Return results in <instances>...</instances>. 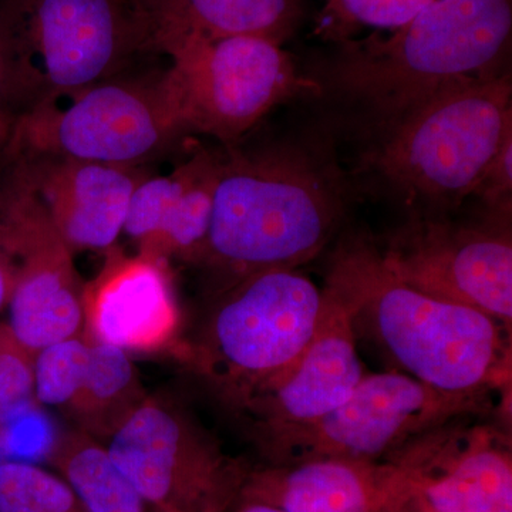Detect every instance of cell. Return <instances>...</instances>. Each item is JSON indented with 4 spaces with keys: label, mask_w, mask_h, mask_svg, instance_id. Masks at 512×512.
<instances>
[{
    "label": "cell",
    "mask_w": 512,
    "mask_h": 512,
    "mask_svg": "<svg viewBox=\"0 0 512 512\" xmlns=\"http://www.w3.org/2000/svg\"><path fill=\"white\" fill-rule=\"evenodd\" d=\"M326 285L400 372L451 393L494 394L511 387V330L485 313L407 285L370 239L342 242Z\"/></svg>",
    "instance_id": "6da1fadb"
},
{
    "label": "cell",
    "mask_w": 512,
    "mask_h": 512,
    "mask_svg": "<svg viewBox=\"0 0 512 512\" xmlns=\"http://www.w3.org/2000/svg\"><path fill=\"white\" fill-rule=\"evenodd\" d=\"M343 198L338 171L302 148L218 154L210 234L201 261L224 269L232 281L262 269H298L335 235Z\"/></svg>",
    "instance_id": "7a4b0ae2"
},
{
    "label": "cell",
    "mask_w": 512,
    "mask_h": 512,
    "mask_svg": "<svg viewBox=\"0 0 512 512\" xmlns=\"http://www.w3.org/2000/svg\"><path fill=\"white\" fill-rule=\"evenodd\" d=\"M393 35L345 39L330 82L379 127L447 87L507 72L512 0H439Z\"/></svg>",
    "instance_id": "3957f363"
},
{
    "label": "cell",
    "mask_w": 512,
    "mask_h": 512,
    "mask_svg": "<svg viewBox=\"0 0 512 512\" xmlns=\"http://www.w3.org/2000/svg\"><path fill=\"white\" fill-rule=\"evenodd\" d=\"M380 130L367 167L420 215L453 210L512 134L511 74L454 84Z\"/></svg>",
    "instance_id": "277c9868"
},
{
    "label": "cell",
    "mask_w": 512,
    "mask_h": 512,
    "mask_svg": "<svg viewBox=\"0 0 512 512\" xmlns=\"http://www.w3.org/2000/svg\"><path fill=\"white\" fill-rule=\"evenodd\" d=\"M13 64L15 109L79 92L157 53L133 0H0Z\"/></svg>",
    "instance_id": "5b68a950"
},
{
    "label": "cell",
    "mask_w": 512,
    "mask_h": 512,
    "mask_svg": "<svg viewBox=\"0 0 512 512\" xmlns=\"http://www.w3.org/2000/svg\"><path fill=\"white\" fill-rule=\"evenodd\" d=\"M323 302L325 291L298 269H262L235 279L190 353L195 370L234 412L308 348Z\"/></svg>",
    "instance_id": "8992f818"
},
{
    "label": "cell",
    "mask_w": 512,
    "mask_h": 512,
    "mask_svg": "<svg viewBox=\"0 0 512 512\" xmlns=\"http://www.w3.org/2000/svg\"><path fill=\"white\" fill-rule=\"evenodd\" d=\"M120 76L22 111L8 138L10 156L136 168L163 153L184 133L168 100L164 70L138 79Z\"/></svg>",
    "instance_id": "52a82bcc"
},
{
    "label": "cell",
    "mask_w": 512,
    "mask_h": 512,
    "mask_svg": "<svg viewBox=\"0 0 512 512\" xmlns=\"http://www.w3.org/2000/svg\"><path fill=\"white\" fill-rule=\"evenodd\" d=\"M165 90L183 131L232 143L278 104L318 92L281 46L261 37L164 36Z\"/></svg>",
    "instance_id": "ba28073f"
},
{
    "label": "cell",
    "mask_w": 512,
    "mask_h": 512,
    "mask_svg": "<svg viewBox=\"0 0 512 512\" xmlns=\"http://www.w3.org/2000/svg\"><path fill=\"white\" fill-rule=\"evenodd\" d=\"M491 399L444 392L400 370L372 373L338 409L279 437L261 453L275 466L316 458L386 460L447 421L485 412Z\"/></svg>",
    "instance_id": "9c48e42d"
},
{
    "label": "cell",
    "mask_w": 512,
    "mask_h": 512,
    "mask_svg": "<svg viewBox=\"0 0 512 512\" xmlns=\"http://www.w3.org/2000/svg\"><path fill=\"white\" fill-rule=\"evenodd\" d=\"M106 446L153 512H232L249 471L190 414L157 397L138 404Z\"/></svg>",
    "instance_id": "30bf717a"
},
{
    "label": "cell",
    "mask_w": 512,
    "mask_h": 512,
    "mask_svg": "<svg viewBox=\"0 0 512 512\" xmlns=\"http://www.w3.org/2000/svg\"><path fill=\"white\" fill-rule=\"evenodd\" d=\"M0 248L15 272L9 325L35 353L83 332V288L73 249L33 187L25 165L10 157L0 177Z\"/></svg>",
    "instance_id": "8fae6325"
},
{
    "label": "cell",
    "mask_w": 512,
    "mask_h": 512,
    "mask_svg": "<svg viewBox=\"0 0 512 512\" xmlns=\"http://www.w3.org/2000/svg\"><path fill=\"white\" fill-rule=\"evenodd\" d=\"M384 264L420 292L477 309L508 330L512 323L510 220L454 224L417 215L394 231L382 249Z\"/></svg>",
    "instance_id": "7c38bea8"
},
{
    "label": "cell",
    "mask_w": 512,
    "mask_h": 512,
    "mask_svg": "<svg viewBox=\"0 0 512 512\" xmlns=\"http://www.w3.org/2000/svg\"><path fill=\"white\" fill-rule=\"evenodd\" d=\"M323 291L325 302L308 348L234 410L259 450L338 409L366 375L348 306L332 286Z\"/></svg>",
    "instance_id": "4fadbf2b"
},
{
    "label": "cell",
    "mask_w": 512,
    "mask_h": 512,
    "mask_svg": "<svg viewBox=\"0 0 512 512\" xmlns=\"http://www.w3.org/2000/svg\"><path fill=\"white\" fill-rule=\"evenodd\" d=\"M473 417L447 421L393 454L410 476L403 512H512L510 439Z\"/></svg>",
    "instance_id": "5bb4252c"
},
{
    "label": "cell",
    "mask_w": 512,
    "mask_h": 512,
    "mask_svg": "<svg viewBox=\"0 0 512 512\" xmlns=\"http://www.w3.org/2000/svg\"><path fill=\"white\" fill-rule=\"evenodd\" d=\"M180 323L168 262L113 247L96 278L84 285V335L128 355L171 348Z\"/></svg>",
    "instance_id": "9a60e30c"
},
{
    "label": "cell",
    "mask_w": 512,
    "mask_h": 512,
    "mask_svg": "<svg viewBox=\"0 0 512 512\" xmlns=\"http://www.w3.org/2000/svg\"><path fill=\"white\" fill-rule=\"evenodd\" d=\"M410 476L397 458H316L251 468L239 500L289 512H403Z\"/></svg>",
    "instance_id": "2e32d148"
},
{
    "label": "cell",
    "mask_w": 512,
    "mask_h": 512,
    "mask_svg": "<svg viewBox=\"0 0 512 512\" xmlns=\"http://www.w3.org/2000/svg\"><path fill=\"white\" fill-rule=\"evenodd\" d=\"M19 158L56 228L74 251H109L126 225L138 183L136 168L69 160Z\"/></svg>",
    "instance_id": "e0dca14e"
},
{
    "label": "cell",
    "mask_w": 512,
    "mask_h": 512,
    "mask_svg": "<svg viewBox=\"0 0 512 512\" xmlns=\"http://www.w3.org/2000/svg\"><path fill=\"white\" fill-rule=\"evenodd\" d=\"M218 154L201 151L174 173L143 178L128 207L124 231L138 252L168 262L202 259L210 234Z\"/></svg>",
    "instance_id": "ac0fdd59"
},
{
    "label": "cell",
    "mask_w": 512,
    "mask_h": 512,
    "mask_svg": "<svg viewBox=\"0 0 512 512\" xmlns=\"http://www.w3.org/2000/svg\"><path fill=\"white\" fill-rule=\"evenodd\" d=\"M146 16L154 47L164 36H251L281 46L302 18L299 0H133Z\"/></svg>",
    "instance_id": "d6986e66"
},
{
    "label": "cell",
    "mask_w": 512,
    "mask_h": 512,
    "mask_svg": "<svg viewBox=\"0 0 512 512\" xmlns=\"http://www.w3.org/2000/svg\"><path fill=\"white\" fill-rule=\"evenodd\" d=\"M146 397L131 355L90 339L89 360L66 413L77 429L104 443Z\"/></svg>",
    "instance_id": "ffe728a7"
},
{
    "label": "cell",
    "mask_w": 512,
    "mask_h": 512,
    "mask_svg": "<svg viewBox=\"0 0 512 512\" xmlns=\"http://www.w3.org/2000/svg\"><path fill=\"white\" fill-rule=\"evenodd\" d=\"M49 461L86 512L151 511L106 444L86 431L76 427L60 434Z\"/></svg>",
    "instance_id": "44dd1931"
},
{
    "label": "cell",
    "mask_w": 512,
    "mask_h": 512,
    "mask_svg": "<svg viewBox=\"0 0 512 512\" xmlns=\"http://www.w3.org/2000/svg\"><path fill=\"white\" fill-rule=\"evenodd\" d=\"M0 512H86L69 485L45 468L0 463Z\"/></svg>",
    "instance_id": "7402d4cb"
},
{
    "label": "cell",
    "mask_w": 512,
    "mask_h": 512,
    "mask_svg": "<svg viewBox=\"0 0 512 512\" xmlns=\"http://www.w3.org/2000/svg\"><path fill=\"white\" fill-rule=\"evenodd\" d=\"M90 339L84 333L50 343L35 355V399L66 412L72 403L87 360Z\"/></svg>",
    "instance_id": "603a6c76"
},
{
    "label": "cell",
    "mask_w": 512,
    "mask_h": 512,
    "mask_svg": "<svg viewBox=\"0 0 512 512\" xmlns=\"http://www.w3.org/2000/svg\"><path fill=\"white\" fill-rule=\"evenodd\" d=\"M439 0H332L323 9L319 33L342 42L359 26L397 29Z\"/></svg>",
    "instance_id": "cb8c5ba5"
},
{
    "label": "cell",
    "mask_w": 512,
    "mask_h": 512,
    "mask_svg": "<svg viewBox=\"0 0 512 512\" xmlns=\"http://www.w3.org/2000/svg\"><path fill=\"white\" fill-rule=\"evenodd\" d=\"M33 403L35 353L20 342L8 322H0V427L28 412Z\"/></svg>",
    "instance_id": "d4e9b609"
},
{
    "label": "cell",
    "mask_w": 512,
    "mask_h": 512,
    "mask_svg": "<svg viewBox=\"0 0 512 512\" xmlns=\"http://www.w3.org/2000/svg\"><path fill=\"white\" fill-rule=\"evenodd\" d=\"M473 197L483 202L491 217L510 220L512 208V134L505 138Z\"/></svg>",
    "instance_id": "484cf974"
},
{
    "label": "cell",
    "mask_w": 512,
    "mask_h": 512,
    "mask_svg": "<svg viewBox=\"0 0 512 512\" xmlns=\"http://www.w3.org/2000/svg\"><path fill=\"white\" fill-rule=\"evenodd\" d=\"M15 117L12 55L8 37L0 22V130L12 131Z\"/></svg>",
    "instance_id": "4316f807"
},
{
    "label": "cell",
    "mask_w": 512,
    "mask_h": 512,
    "mask_svg": "<svg viewBox=\"0 0 512 512\" xmlns=\"http://www.w3.org/2000/svg\"><path fill=\"white\" fill-rule=\"evenodd\" d=\"M13 286H15V272H13L12 262L0 248V313L9 308Z\"/></svg>",
    "instance_id": "83f0119b"
},
{
    "label": "cell",
    "mask_w": 512,
    "mask_h": 512,
    "mask_svg": "<svg viewBox=\"0 0 512 512\" xmlns=\"http://www.w3.org/2000/svg\"><path fill=\"white\" fill-rule=\"evenodd\" d=\"M232 512H289L274 505L256 503V501L239 500Z\"/></svg>",
    "instance_id": "f1b7e54d"
},
{
    "label": "cell",
    "mask_w": 512,
    "mask_h": 512,
    "mask_svg": "<svg viewBox=\"0 0 512 512\" xmlns=\"http://www.w3.org/2000/svg\"><path fill=\"white\" fill-rule=\"evenodd\" d=\"M9 136L10 131L0 130V144L5 143V141H8Z\"/></svg>",
    "instance_id": "f546056e"
},
{
    "label": "cell",
    "mask_w": 512,
    "mask_h": 512,
    "mask_svg": "<svg viewBox=\"0 0 512 512\" xmlns=\"http://www.w3.org/2000/svg\"><path fill=\"white\" fill-rule=\"evenodd\" d=\"M328 2H332V0H328Z\"/></svg>",
    "instance_id": "4dcf8cb0"
}]
</instances>
